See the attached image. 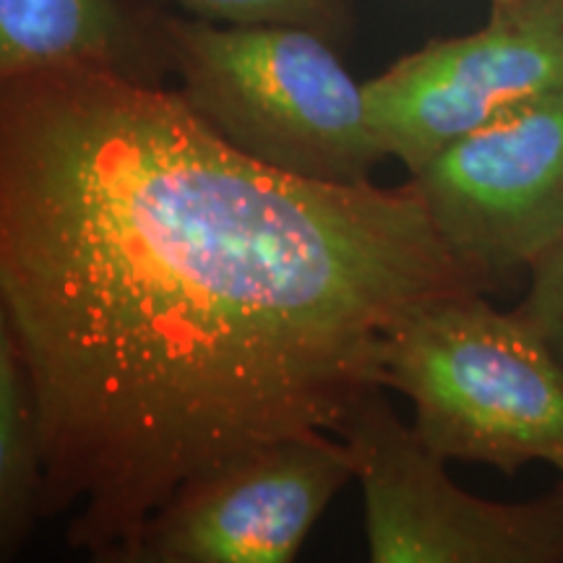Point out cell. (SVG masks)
<instances>
[{
	"label": "cell",
	"instance_id": "obj_1",
	"mask_svg": "<svg viewBox=\"0 0 563 563\" xmlns=\"http://www.w3.org/2000/svg\"><path fill=\"white\" fill-rule=\"evenodd\" d=\"M467 287L412 180L274 170L118 70L3 81L0 321L37 407L40 517L70 514L95 561L131 563L196 477L340 433L394 327Z\"/></svg>",
	"mask_w": 563,
	"mask_h": 563
},
{
	"label": "cell",
	"instance_id": "obj_5",
	"mask_svg": "<svg viewBox=\"0 0 563 563\" xmlns=\"http://www.w3.org/2000/svg\"><path fill=\"white\" fill-rule=\"evenodd\" d=\"M555 89H563V26L551 0H490L477 32L428 42L363 84L378 144L410 175Z\"/></svg>",
	"mask_w": 563,
	"mask_h": 563
},
{
	"label": "cell",
	"instance_id": "obj_3",
	"mask_svg": "<svg viewBox=\"0 0 563 563\" xmlns=\"http://www.w3.org/2000/svg\"><path fill=\"white\" fill-rule=\"evenodd\" d=\"M384 386L415 407V433L441 460L504 475L563 464V363L517 311L481 290L422 302L384 344Z\"/></svg>",
	"mask_w": 563,
	"mask_h": 563
},
{
	"label": "cell",
	"instance_id": "obj_8",
	"mask_svg": "<svg viewBox=\"0 0 563 563\" xmlns=\"http://www.w3.org/2000/svg\"><path fill=\"white\" fill-rule=\"evenodd\" d=\"M139 30L115 0H0V79L55 68L139 76Z\"/></svg>",
	"mask_w": 563,
	"mask_h": 563
},
{
	"label": "cell",
	"instance_id": "obj_13",
	"mask_svg": "<svg viewBox=\"0 0 563 563\" xmlns=\"http://www.w3.org/2000/svg\"><path fill=\"white\" fill-rule=\"evenodd\" d=\"M561 473V488H563V464H559V467H555Z\"/></svg>",
	"mask_w": 563,
	"mask_h": 563
},
{
	"label": "cell",
	"instance_id": "obj_7",
	"mask_svg": "<svg viewBox=\"0 0 563 563\" xmlns=\"http://www.w3.org/2000/svg\"><path fill=\"white\" fill-rule=\"evenodd\" d=\"M350 481L340 435H287L183 485L146 522L131 563H287Z\"/></svg>",
	"mask_w": 563,
	"mask_h": 563
},
{
	"label": "cell",
	"instance_id": "obj_4",
	"mask_svg": "<svg viewBox=\"0 0 563 563\" xmlns=\"http://www.w3.org/2000/svg\"><path fill=\"white\" fill-rule=\"evenodd\" d=\"M340 439L363 490L373 563H563V488L527 504L477 498L373 389Z\"/></svg>",
	"mask_w": 563,
	"mask_h": 563
},
{
	"label": "cell",
	"instance_id": "obj_9",
	"mask_svg": "<svg viewBox=\"0 0 563 563\" xmlns=\"http://www.w3.org/2000/svg\"><path fill=\"white\" fill-rule=\"evenodd\" d=\"M45 460L30 376L0 321V559H16L40 519Z\"/></svg>",
	"mask_w": 563,
	"mask_h": 563
},
{
	"label": "cell",
	"instance_id": "obj_12",
	"mask_svg": "<svg viewBox=\"0 0 563 563\" xmlns=\"http://www.w3.org/2000/svg\"><path fill=\"white\" fill-rule=\"evenodd\" d=\"M551 5H553L555 16H559V21H561V26H563V0H551Z\"/></svg>",
	"mask_w": 563,
	"mask_h": 563
},
{
	"label": "cell",
	"instance_id": "obj_11",
	"mask_svg": "<svg viewBox=\"0 0 563 563\" xmlns=\"http://www.w3.org/2000/svg\"><path fill=\"white\" fill-rule=\"evenodd\" d=\"M530 274V290L517 313L543 334V340L563 363V243Z\"/></svg>",
	"mask_w": 563,
	"mask_h": 563
},
{
	"label": "cell",
	"instance_id": "obj_2",
	"mask_svg": "<svg viewBox=\"0 0 563 563\" xmlns=\"http://www.w3.org/2000/svg\"><path fill=\"white\" fill-rule=\"evenodd\" d=\"M162 40L188 108L262 165L361 186L386 159L368 123L363 84L323 34L292 24L165 19Z\"/></svg>",
	"mask_w": 563,
	"mask_h": 563
},
{
	"label": "cell",
	"instance_id": "obj_10",
	"mask_svg": "<svg viewBox=\"0 0 563 563\" xmlns=\"http://www.w3.org/2000/svg\"><path fill=\"white\" fill-rule=\"evenodd\" d=\"M199 19L224 24H292L329 40L344 37L350 11L344 0H175Z\"/></svg>",
	"mask_w": 563,
	"mask_h": 563
},
{
	"label": "cell",
	"instance_id": "obj_6",
	"mask_svg": "<svg viewBox=\"0 0 563 563\" xmlns=\"http://www.w3.org/2000/svg\"><path fill=\"white\" fill-rule=\"evenodd\" d=\"M443 245L485 290L563 243V89L519 104L412 175Z\"/></svg>",
	"mask_w": 563,
	"mask_h": 563
}]
</instances>
